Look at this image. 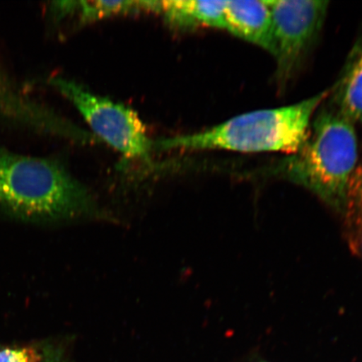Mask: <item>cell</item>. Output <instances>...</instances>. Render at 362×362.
Listing matches in <instances>:
<instances>
[{"mask_svg":"<svg viewBox=\"0 0 362 362\" xmlns=\"http://www.w3.org/2000/svg\"><path fill=\"white\" fill-rule=\"evenodd\" d=\"M271 11L277 74L286 81L322 28L327 1L267 0Z\"/></svg>","mask_w":362,"mask_h":362,"instance_id":"obj_5","label":"cell"},{"mask_svg":"<svg viewBox=\"0 0 362 362\" xmlns=\"http://www.w3.org/2000/svg\"><path fill=\"white\" fill-rule=\"evenodd\" d=\"M226 1H180L160 2V12L167 20L180 26L206 25L225 30Z\"/></svg>","mask_w":362,"mask_h":362,"instance_id":"obj_7","label":"cell"},{"mask_svg":"<svg viewBox=\"0 0 362 362\" xmlns=\"http://www.w3.org/2000/svg\"><path fill=\"white\" fill-rule=\"evenodd\" d=\"M0 208L21 220L55 223L108 218L62 163L0 148Z\"/></svg>","mask_w":362,"mask_h":362,"instance_id":"obj_1","label":"cell"},{"mask_svg":"<svg viewBox=\"0 0 362 362\" xmlns=\"http://www.w3.org/2000/svg\"><path fill=\"white\" fill-rule=\"evenodd\" d=\"M39 362H64L60 350L55 347H45Z\"/></svg>","mask_w":362,"mask_h":362,"instance_id":"obj_11","label":"cell"},{"mask_svg":"<svg viewBox=\"0 0 362 362\" xmlns=\"http://www.w3.org/2000/svg\"><path fill=\"white\" fill-rule=\"evenodd\" d=\"M225 30L274 56L273 21L267 0L226 1Z\"/></svg>","mask_w":362,"mask_h":362,"instance_id":"obj_6","label":"cell"},{"mask_svg":"<svg viewBox=\"0 0 362 362\" xmlns=\"http://www.w3.org/2000/svg\"><path fill=\"white\" fill-rule=\"evenodd\" d=\"M329 93L325 90L292 105L243 113L200 133L156 140L153 151L223 149L293 155L309 137L311 120Z\"/></svg>","mask_w":362,"mask_h":362,"instance_id":"obj_2","label":"cell"},{"mask_svg":"<svg viewBox=\"0 0 362 362\" xmlns=\"http://www.w3.org/2000/svg\"><path fill=\"white\" fill-rule=\"evenodd\" d=\"M83 21H93L115 13L141 11H160L158 1H84L78 3Z\"/></svg>","mask_w":362,"mask_h":362,"instance_id":"obj_9","label":"cell"},{"mask_svg":"<svg viewBox=\"0 0 362 362\" xmlns=\"http://www.w3.org/2000/svg\"><path fill=\"white\" fill-rule=\"evenodd\" d=\"M337 111L351 123H362V42L351 54L334 93Z\"/></svg>","mask_w":362,"mask_h":362,"instance_id":"obj_8","label":"cell"},{"mask_svg":"<svg viewBox=\"0 0 362 362\" xmlns=\"http://www.w3.org/2000/svg\"><path fill=\"white\" fill-rule=\"evenodd\" d=\"M42 353L33 347L0 348V362H39Z\"/></svg>","mask_w":362,"mask_h":362,"instance_id":"obj_10","label":"cell"},{"mask_svg":"<svg viewBox=\"0 0 362 362\" xmlns=\"http://www.w3.org/2000/svg\"><path fill=\"white\" fill-rule=\"evenodd\" d=\"M49 83L74 103L103 141L127 158L148 160L153 141L148 137L146 126L135 111L90 93L74 81L53 78Z\"/></svg>","mask_w":362,"mask_h":362,"instance_id":"obj_4","label":"cell"},{"mask_svg":"<svg viewBox=\"0 0 362 362\" xmlns=\"http://www.w3.org/2000/svg\"><path fill=\"white\" fill-rule=\"evenodd\" d=\"M357 160L354 125L337 111L325 110L311 124L303 146L279 162L273 171L309 189L330 205L341 207L349 196Z\"/></svg>","mask_w":362,"mask_h":362,"instance_id":"obj_3","label":"cell"}]
</instances>
